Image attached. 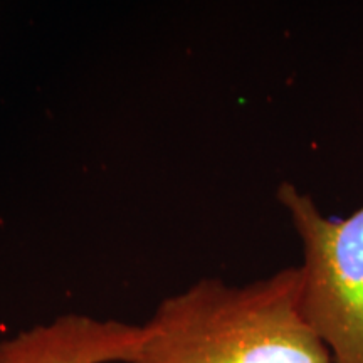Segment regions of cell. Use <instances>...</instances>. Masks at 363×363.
Here are the masks:
<instances>
[{"mask_svg": "<svg viewBox=\"0 0 363 363\" xmlns=\"http://www.w3.org/2000/svg\"><path fill=\"white\" fill-rule=\"evenodd\" d=\"M130 363H331L299 311V269L247 284L202 278L158 303Z\"/></svg>", "mask_w": 363, "mask_h": 363, "instance_id": "obj_1", "label": "cell"}, {"mask_svg": "<svg viewBox=\"0 0 363 363\" xmlns=\"http://www.w3.org/2000/svg\"><path fill=\"white\" fill-rule=\"evenodd\" d=\"M276 199L303 247L299 311L331 363H363V203L325 216L310 194L281 182Z\"/></svg>", "mask_w": 363, "mask_h": 363, "instance_id": "obj_2", "label": "cell"}, {"mask_svg": "<svg viewBox=\"0 0 363 363\" xmlns=\"http://www.w3.org/2000/svg\"><path fill=\"white\" fill-rule=\"evenodd\" d=\"M143 325L66 313L0 340V363H130Z\"/></svg>", "mask_w": 363, "mask_h": 363, "instance_id": "obj_3", "label": "cell"}]
</instances>
